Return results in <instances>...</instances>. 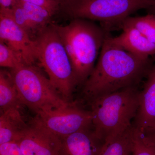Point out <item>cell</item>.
<instances>
[{
	"label": "cell",
	"mask_w": 155,
	"mask_h": 155,
	"mask_svg": "<svg viewBox=\"0 0 155 155\" xmlns=\"http://www.w3.org/2000/svg\"><path fill=\"white\" fill-rule=\"evenodd\" d=\"M109 36L82 86V94L89 102L98 97L137 86L151 69L150 59L139 58L114 45L108 39Z\"/></svg>",
	"instance_id": "obj_1"
},
{
	"label": "cell",
	"mask_w": 155,
	"mask_h": 155,
	"mask_svg": "<svg viewBox=\"0 0 155 155\" xmlns=\"http://www.w3.org/2000/svg\"><path fill=\"white\" fill-rule=\"evenodd\" d=\"M51 24L67 51L77 86H83L95 66L109 33L101 26L87 19H72L66 25L52 22Z\"/></svg>",
	"instance_id": "obj_2"
},
{
	"label": "cell",
	"mask_w": 155,
	"mask_h": 155,
	"mask_svg": "<svg viewBox=\"0 0 155 155\" xmlns=\"http://www.w3.org/2000/svg\"><path fill=\"white\" fill-rule=\"evenodd\" d=\"M140 93L137 86L130 87L89 102L92 127L99 138L106 143L133 127Z\"/></svg>",
	"instance_id": "obj_3"
},
{
	"label": "cell",
	"mask_w": 155,
	"mask_h": 155,
	"mask_svg": "<svg viewBox=\"0 0 155 155\" xmlns=\"http://www.w3.org/2000/svg\"><path fill=\"white\" fill-rule=\"evenodd\" d=\"M35 41L39 65L62 98L71 103L77 83L66 48L51 23Z\"/></svg>",
	"instance_id": "obj_4"
},
{
	"label": "cell",
	"mask_w": 155,
	"mask_h": 155,
	"mask_svg": "<svg viewBox=\"0 0 155 155\" xmlns=\"http://www.w3.org/2000/svg\"><path fill=\"white\" fill-rule=\"evenodd\" d=\"M153 0H68L61 9L72 18L97 21L109 33L121 28L123 22L136 11L147 9Z\"/></svg>",
	"instance_id": "obj_5"
},
{
	"label": "cell",
	"mask_w": 155,
	"mask_h": 155,
	"mask_svg": "<svg viewBox=\"0 0 155 155\" xmlns=\"http://www.w3.org/2000/svg\"><path fill=\"white\" fill-rule=\"evenodd\" d=\"M11 72L21 102L35 115L72 104L62 98L35 65H22Z\"/></svg>",
	"instance_id": "obj_6"
},
{
	"label": "cell",
	"mask_w": 155,
	"mask_h": 155,
	"mask_svg": "<svg viewBox=\"0 0 155 155\" xmlns=\"http://www.w3.org/2000/svg\"><path fill=\"white\" fill-rule=\"evenodd\" d=\"M32 119L61 137L92 127L91 111L84 110L72 104L66 107L36 114Z\"/></svg>",
	"instance_id": "obj_7"
},
{
	"label": "cell",
	"mask_w": 155,
	"mask_h": 155,
	"mask_svg": "<svg viewBox=\"0 0 155 155\" xmlns=\"http://www.w3.org/2000/svg\"><path fill=\"white\" fill-rule=\"evenodd\" d=\"M11 12H0V42L14 50L25 65L37 62L36 43L14 21Z\"/></svg>",
	"instance_id": "obj_8"
},
{
	"label": "cell",
	"mask_w": 155,
	"mask_h": 155,
	"mask_svg": "<svg viewBox=\"0 0 155 155\" xmlns=\"http://www.w3.org/2000/svg\"><path fill=\"white\" fill-rule=\"evenodd\" d=\"M17 143L25 155H59L62 139L31 119Z\"/></svg>",
	"instance_id": "obj_9"
},
{
	"label": "cell",
	"mask_w": 155,
	"mask_h": 155,
	"mask_svg": "<svg viewBox=\"0 0 155 155\" xmlns=\"http://www.w3.org/2000/svg\"><path fill=\"white\" fill-rule=\"evenodd\" d=\"M11 17L34 41L49 26L53 15L46 9L19 0L11 11Z\"/></svg>",
	"instance_id": "obj_10"
},
{
	"label": "cell",
	"mask_w": 155,
	"mask_h": 155,
	"mask_svg": "<svg viewBox=\"0 0 155 155\" xmlns=\"http://www.w3.org/2000/svg\"><path fill=\"white\" fill-rule=\"evenodd\" d=\"M59 155H100L105 142L95 133L92 127L61 137Z\"/></svg>",
	"instance_id": "obj_11"
},
{
	"label": "cell",
	"mask_w": 155,
	"mask_h": 155,
	"mask_svg": "<svg viewBox=\"0 0 155 155\" xmlns=\"http://www.w3.org/2000/svg\"><path fill=\"white\" fill-rule=\"evenodd\" d=\"M147 75L146 82L140 93L139 105L133 124L145 133L155 130V67Z\"/></svg>",
	"instance_id": "obj_12"
},
{
	"label": "cell",
	"mask_w": 155,
	"mask_h": 155,
	"mask_svg": "<svg viewBox=\"0 0 155 155\" xmlns=\"http://www.w3.org/2000/svg\"><path fill=\"white\" fill-rule=\"evenodd\" d=\"M122 28L123 31L119 36L108 37L112 43L143 59H149L150 56H155V43L133 27L123 26Z\"/></svg>",
	"instance_id": "obj_13"
},
{
	"label": "cell",
	"mask_w": 155,
	"mask_h": 155,
	"mask_svg": "<svg viewBox=\"0 0 155 155\" xmlns=\"http://www.w3.org/2000/svg\"><path fill=\"white\" fill-rule=\"evenodd\" d=\"M22 109L11 108L1 112L0 116V145L16 142L29 127Z\"/></svg>",
	"instance_id": "obj_14"
},
{
	"label": "cell",
	"mask_w": 155,
	"mask_h": 155,
	"mask_svg": "<svg viewBox=\"0 0 155 155\" xmlns=\"http://www.w3.org/2000/svg\"><path fill=\"white\" fill-rule=\"evenodd\" d=\"M11 72L0 71V110L1 112L11 108L23 109Z\"/></svg>",
	"instance_id": "obj_15"
},
{
	"label": "cell",
	"mask_w": 155,
	"mask_h": 155,
	"mask_svg": "<svg viewBox=\"0 0 155 155\" xmlns=\"http://www.w3.org/2000/svg\"><path fill=\"white\" fill-rule=\"evenodd\" d=\"M134 126L105 143L100 155H132Z\"/></svg>",
	"instance_id": "obj_16"
},
{
	"label": "cell",
	"mask_w": 155,
	"mask_h": 155,
	"mask_svg": "<svg viewBox=\"0 0 155 155\" xmlns=\"http://www.w3.org/2000/svg\"><path fill=\"white\" fill-rule=\"evenodd\" d=\"M128 26L135 28L150 41L155 43V15L148 14L140 17H127L122 27Z\"/></svg>",
	"instance_id": "obj_17"
},
{
	"label": "cell",
	"mask_w": 155,
	"mask_h": 155,
	"mask_svg": "<svg viewBox=\"0 0 155 155\" xmlns=\"http://www.w3.org/2000/svg\"><path fill=\"white\" fill-rule=\"evenodd\" d=\"M132 155H155V144L153 142L147 134L134 126Z\"/></svg>",
	"instance_id": "obj_18"
},
{
	"label": "cell",
	"mask_w": 155,
	"mask_h": 155,
	"mask_svg": "<svg viewBox=\"0 0 155 155\" xmlns=\"http://www.w3.org/2000/svg\"><path fill=\"white\" fill-rule=\"evenodd\" d=\"M25 65L17 53L5 44L0 42V66L14 69Z\"/></svg>",
	"instance_id": "obj_19"
},
{
	"label": "cell",
	"mask_w": 155,
	"mask_h": 155,
	"mask_svg": "<svg viewBox=\"0 0 155 155\" xmlns=\"http://www.w3.org/2000/svg\"><path fill=\"white\" fill-rule=\"evenodd\" d=\"M42 7L46 9L52 15H54L61 10V7L57 0H21Z\"/></svg>",
	"instance_id": "obj_20"
},
{
	"label": "cell",
	"mask_w": 155,
	"mask_h": 155,
	"mask_svg": "<svg viewBox=\"0 0 155 155\" xmlns=\"http://www.w3.org/2000/svg\"><path fill=\"white\" fill-rule=\"evenodd\" d=\"M0 155H25L17 143L0 145Z\"/></svg>",
	"instance_id": "obj_21"
},
{
	"label": "cell",
	"mask_w": 155,
	"mask_h": 155,
	"mask_svg": "<svg viewBox=\"0 0 155 155\" xmlns=\"http://www.w3.org/2000/svg\"><path fill=\"white\" fill-rule=\"evenodd\" d=\"M18 1L17 0H0V12L11 11Z\"/></svg>",
	"instance_id": "obj_22"
},
{
	"label": "cell",
	"mask_w": 155,
	"mask_h": 155,
	"mask_svg": "<svg viewBox=\"0 0 155 155\" xmlns=\"http://www.w3.org/2000/svg\"><path fill=\"white\" fill-rule=\"evenodd\" d=\"M147 10L148 11V14H153L155 15V0H153L152 5Z\"/></svg>",
	"instance_id": "obj_23"
},
{
	"label": "cell",
	"mask_w": 155,
	"mask_h": 155,
	"mask_svg": "<svg viewBox=\"0 0 155 155\" xmlns=\"http://www.w3.org/2000/svg\"><path fill=\"white\" fill-rule=\"evenodd\" d=\"M149 136V137L151 138V139L153 142L155 144V131H152L149 133H146Z\"/></svg>",
	"instance_id": "obj_24"
},
{
	"label": "cell",
	"mask_w": 155,
	"mask_h": 155,
	"mask_svg": "<svg viewBox=\"0 0 155 155\" xmlns=\"http://www.w3.org/2000/svg\"><path fill=\"white\" fill-rule=\"evenodd\" d=\"M58 2H59V4L60 5V7H61V6L62 5H63V4H64L68 0H57Z\"/></svg>",
	"instance_id": "obj_25"
},
{
	"label": "cell",
	"mask_w": 155,
	"mask_h": 155,
	"mask_svg": "<svg viewBox=\"0 0 155 155\" xmlns=\"http://www.w3.org/2000/svg\"><path fill=\"white\" fill-rule=\"evenodd\" d=\"M17 1H19V0H17Z\"/></svg>",
	"instance_id": "obj_26"
}]
</instances>
